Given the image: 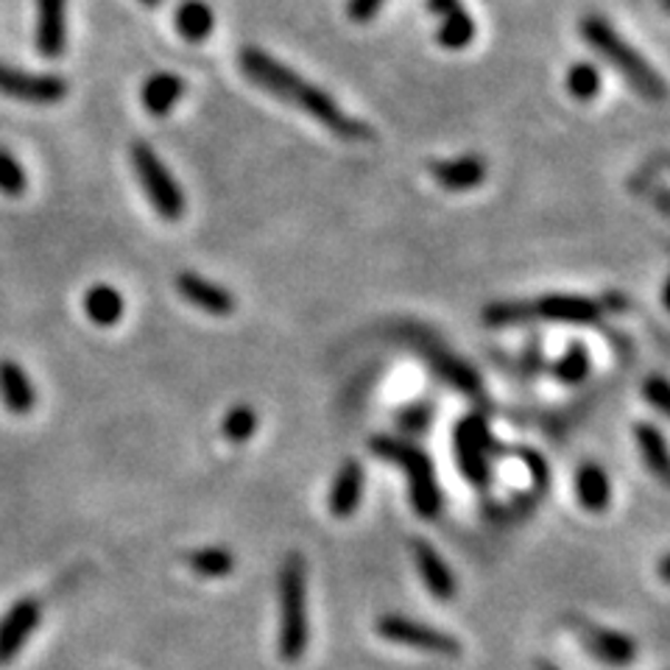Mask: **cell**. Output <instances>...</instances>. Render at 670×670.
<instances>
[{
    "label": "cell",
    "mask_w": 670,
    "mask_h": 670,
    "mask_svg": "<svg viewBox=\"0 0 670 670\" xmlns=\"http://www.w3.org/2000/svg\"><path fill=\"white\" fill-rule=\"evenodd\" d=\"M238 65L240 73H244L252 85L266 90L268 96L279 98L283 104H290V107L311 115L324 129L333 131L338 140L361 142L375 137V131H372L364 120H355L353 115L344 112L342 104L335 101L327 90L302 79L299 73H294V70L285 68L283 62H277L272 53L260 51V48H244V51L238 53Z\"/></svg>",
    "instance_id": "cell-1"
},
{
    "label": "cell",
    "mask_w": 670,
    "mask_h": 670,
    "mask_svg": "<svg viewBox=\"0 0 670 670\" xmlns=\"http://www.w3.org/2000/svg\"><path fill=\"white\" fill-rule=\"evenodd\" d=\"M579 29L581 37L587 40V46H590L603 62L612 65L614 73L623 81H629L637 96H642L646 101H662L664 79L640 57V51H637L634 46H629V42L618 35V29H614L607 18H601V14H587Z\"/></svg>",
    "instance_id": "cell-2"
},
{
    "label": "cell",
    "mask_w": 670,
    "mask_h": 670,
    "mask_svg": "<svg viewBox=\"0 0 670 670\" xmlns=\"http://www.w3.org/2000/svg\"><path fill=\"white\" fill-rule=\"evenodd\" d=\"M372 453L381 455V459L392 461L408 477V494H411V506H414L416 518L420 520H436L442 514V489L436 481V466H433L431 455L425 453L416 444L405 442L397 436H372L370 439Z\"/></svg>",
    "instance_id": "cell-3"
},
{
    "label": "cell",
    "mask_w": 670,
    "mask_h": 670,
    "mask_svg": "<svg viewBox=\"0 0 670 670\" xmlns=\"http://www.w3.org/2000/svg\"><path fill=\"white\" fill-rule=\"evenodd\" d=\"M307 573L305 559L288 553L279 570V637L277 648L285 662H299L307 651Z\"/></svg>",
    "instance_id": "cell-4"
},
{
    "label": "cell",
    "mask_w": 670,
    "mask_h": 670,
    "mask_svg": "<svg viewBox=\"0 0 670 670\" xmlns=\"http://www.w3.org/2000/svg\"><path fill=\"white\" fill-rule=\"evenodd\" d=\"M129 157L131 168H135L137 179H140L142 194H146L154 213H157L159 218H165V221H179V218L185 216V210H188V201H185L183 185L168 171V165H165L162 159H159V154L142 140L131 142Z\"/></svg>",
    "instance_id": "cell-5"
},
{
    "label": "cell",
    "mask_w": 670,
    "mask_h": 670,
    "mask_svg": "<svg viewBox=\"0 0 670 670\" xmlns=\"http://www.w3.org/2000/svg\"><path fill=\"white\" fill-rule=\"evenodd\" d=\"M375 631L383 640L416 648V651L439 653V657H459L461 653V642L453 634L431 623H422V620L405 618V614H383L377 618Z\"/></svg>",
    "instance_id": "cell-6"
},
{
    "label": "cell",
    "mask_w": 670,
    "mask_h": 670,
    "mask_svg": "<svg viewBox=\"0 0 670 670\" xmlns=\"http://www.w3.org/2000/svg\"><path fill=\"white\" fill-rule=\"evenodd\" d=\"M455 444V461H459L461 475L466 477L475 486H483L489 481V453H492V436H489L486 420L477 414L464 416V420L455 425L453 433Z\"/></svg>",
    "instance_id": "cell-7"
},
{
    "label": "cell",
    "mask_w": 670,
    "mask_h": 670,
    "mask_svg": "<svg viewBox=\"0 0 670 670\" xmlns=\"http://www.w3.org/2000/svg\"><path fill=\"white\" fill-rule=\"evenodd\" d=\"M68 81L53 73H29L0 62V96L18 98L26 104H59L68 98Z\"/></svg>",
    "instance_id": "cell-8"
},
{
    "label": "cell",
    "mask_w": 670,
    "mask_h": 670,
    "mask_svg": "<svg viewBox=\"0 0 670 670\" xmlns=\"http://www.w3.org/2000/svg\"><path fill=\"white\" fill-rule=\"evenodd\" d=\"M42 618L40 601L35 598H20L3 618H0V664H9L26 642L31 640V634L37 631Z\"/></svg>",
    "instance_id": "cell-9"
},
{
    "label": "cell",
    "mask_w": 670,
    "mask_h": 670,
    "mask_svg": "<svg viewBox=\"0 0 670 670\" xmlns=\"http://www.w3.org/2000/svg\"><path fill=\"white\" fill-rule=\"evenodd\" d=\"M579 634L581 640H584L587 651H590L598 662L609 664V668H625V664H631L637 659L634 637L623 634V631H614L595 623H579Z\"/></svg>",
    "instance_id": "cell-10"
},
{
    "label": "cell",
    "mask_w": 670,
    "mask_h": 670,
    "mask_svg": "<svg viewBox=\"0 0 670 670\" xmlns=\"http://www.w3.org/2000/svg\"><path fill=\"white\" fill-rule=\"evenodd\" d=\"M364 486H366V472L364 464L358 459H347L338 472H335L333 483H329L327 494V509L333 518L349 520L364 503Z\"/></svg>",
    "instance_id": "cell-11"
},
{
    "label": "cell",
    "mask_w": 670,
    "mask_h": 670,
    "mask_svg": "<svg viewBox=\"0 0 670 670\" xmlns=\"http://www.w3.org/2000/svg\"><path fill=\"white\" fill-rule=\"evenodd\" d=\"M427 9L439 18V46L447 48V51H464L472 46L477 29L461 0H427Z\"/></svg>",
    "instance_id": "cell-12"
},
{
    "label": "cell",
    "mask_w": 670,
    "mask_h": 670,
    "mask_svg": "<svg viewBox=\"0 0 670 670\" xmlns=\"http://www.w3.org/2000/svg\"><path fill=\"white\" fill-rule=\"evenodd\" d=\"M35 42L40 57H62L68 48V0H37Z\"/></svg>",
    "instance_id": "cell-13"
},
{
    "label": "cell",
    "mask_w": 670,
    "mask_h": 670,
    "mask_svg": "<svg viewBox=\"0 0 670 670\" xmlns=\"http://www.w3.org/2000/svg\"><path fill=\"white\" fill-rule=\"evenodd\" d=\"M174 285H177L179 296H183L185 302H190V305L199 307V311L210 313V316H233L235 313V296L229 294L224 285L213 283V279L201 277V274L183 272L177 274Z\"/></svg>",
    "instance_id": "cell-14"
},
{
    "label": "cell",
    "mask_w": 670,
    "mask_h": 670,
    "mask_svg": "<svg viewBox=\"0 0 670 670\" xmlns=\"http://www.w3.org/2000/svg\"><path fill=\"white\" fill-rule=\"evenodd\" d=\"M531 313H534V318H545V322L592 324L601 316V305L590 296L548 294L531 302Z\"/></svg>",
    "instance_id": "cell-15"
},
{
    "label": "cell",
    "mask_w": 670,
    "mask_h": 670,
    "mask_svg": "<svg viewBox=\"0 0 670 670\" xmlns=\"http://www.w3.org/2000/svg\"><path fill=\"white\" fill-rule=\"evenodd\" d=\"M411 551H414L416 570H420L422 584L427 587V592H431L433 598H439V601H450V598H455L459 584H455L453 570H450V564L444 562L442 553L425 540L411 542Z\"/></svg>",
    "instance_id": "cell-16"
},
{
    "label": "cell",
    "mask_w": 670,
    "mask_h": 670,
    "mask_svg": "<svg viewBox=\"0 0 670 670\" xmlns=\"http://www.w3.org/2000/svg\"><path fill=\"white\" fill-rule=\"evenodd\" d=\"M431 174L439 188L450 190V194H466V190H475L483 185L486 162L477 154H464V157L433 162Z\"/></svg>",
    "instance_id": "cell-17"
},
{
    "label": "cell",
    "mask_w": 670,
    "mask_h": 670,
    "mask_svg": "<svg viewBox=\"0 0 670 670\" xmlns=\"http://www.w3.org/2000/svg\"><path fill=\"white\" fill-rule=\"evenodd\" d=\"M0 400L18 416H26L35 411V383H31L29 372H26L18 361H0Z\"/></svg>",
    "instance_id": "cell-18"
},
{
    "label": "cell",
    "mask_w": 670,
    "mask_h": 670,
    "mask_svg": "<svg viewBox=\"0 0 670 670\" xmlns=\"http://www.w3.org/2000/svg\"><path fill=\"white\" fill-rule=\"evenodd\" d=\"M575 500L579 506H584L587 512L601 514L607 512L609 503H612V481H609L607 470L595 461H587L575 470Z\"/></svg>",
    "instance_id": "cell-19"
},
{
    "label": "cell",
    "mask_w": 670,
    "mask_h": 670,
    "mask_svg": "<svg viewBox=\"0 0 670 670\" xmlns=\"http://www.w3.org/2000/svg\"><path fill=\"white\" fill-rule=\"evenodd\" d=\"M185 96V81L179 79L177 73H168V70H159V73H151L142 85V107L151 118H165V115L171 112Z\"/></svg>",
    "instance_id": "cell-20"
},
{
    "label": "cell",
    "mask_w": 670,
    "mask_h": 670,
    "mask_svg": "<svg viewBox=\"0 0 670 670\" xmlns=\"http://www.w3.org/2000/svg\"><path fill=\"white\" fill-rule=\"evenodd\" d=\"M85 316L90 318L96 327H115L124 318L126 302L120 290L109 283H96L85 290Z\"/></svg>",
    "instance_id": "cell-21"
},
{
    "label": "cell",
    "mask_w": 670,
    "mask_h": 670,
    "mask_svg": "<svg viewBox=\"0 0 670 670\" xmlns=\"http://www.w3.org/2000/svg\"><path fill=\"white\" fill-rule=\"evenodd\" d=\"M634 439H637V447H640L642 464L648 466V472H651L653 477H659V481H668L670 461H668V442H664V433L659 431L657 425H651V422H637Z\"/></svg>",
    "instance_id": "cell-22"
},
{
    "label": "cell",
    "mask_w": 670,
    "mask_h": 670,
    "mask_svg": "<svg viewBox=\"0 0 670 670\" xmlns=\"http://www.w3.org/2000/svg\"><path fill=\"white\" fill-rule=\"evenodd\" d=\"M177 31L185 37L188 42H201L213 35V26H216V18H213V9L201 0H185L183 7L177 9Z\"/></svg>",
    "instance_id": "cell-23"
},
{
    "label": "cell",
    "mask_w": 670,
    "mask_h": 670,
    "mask_svg": "<svg viewBox=\"0 0 670 670\" xmlns=\"http://www.w3.org/2000/svg\"><path fill=\"white\" fill-rule=\"evenodd\" d=\"M188 568L201 579H224L235 570V553L221 545L199 548L188 553Z\"/></svg>",
    "instance_id": "cell-24"
},
{
    "label": "cell",
    "mask_w": 670,
    "mask_h": 670,
    "mask_svg": "<svg viewBox=\"0 0 670 670\" xmlns=\"http://www.w3.org/2000/svg\"><path fill=\"white\" fill-rule=\"evenodd\" d=\"M590 370H592L590 349H587L581 342H573L568 349H564L562 358L553 364V377H556L559 383H564V386H579V383L587 381Z\"/></svg>",
    "instance_id": "cell-25"
},
{
    "label": "cell",
    "mask_w": 670,
    "mask_h": 670,
    "mask_svg": "<svg viewBox=\"0 0 670 670\" xmlns=\"http://www.w3.org/2000/svg\"><path fill=\"white\" fill-rule=\"evenodd\" d=\"M603 85V76L595 65L590 62H573L568 70V90L575 101H592L598 98Z\"/></svg>",
    "instance_id": "cell-26"
},
{
    "label": "cell",
    "mask_w": 670,
    "mask_h": 670,
    "mask_svg": "<svg viewBox=\"0 0 670 670\" xmlns=\"http://www.w3.org/2000/svg\"><path fill=\"white\" fill-rule=\"evenodd\" d=\"M257 425H260V420H257V411L252 408V405H235V408L224 416L221 433L227 436V442L244 444L255 436Z\"/></svg>",
    "instance_id": "cell-27"
},
{
    "label": "cell",
    "mask_w": 670,
    "mask_h": 670,
    "mask_svg": "<svg viewBox=\"0 0 670 670\" xmlns=\"http://www.w3.org/2000/svg\"><path fill=\"white\" fill-rule=\"evenodd\" d=\"M26 190H29V174H26V168L18 162V157L12 151L0 148V194L18 199Z\"/></svg>",
    "instance_id": "cell-28"
},
{
    "label": "cell",
    "mask_w": 670,
    "mask_h": 670,
    "mask_svg": "<svg viewBox=\"0 0 670 670\" xmlns=\"http://www.w3.org/2000/svg\"><path fill=\"white\" fill-rule=\"evenodd\" d=\"M531 302L514 299V302H494V305L483 307V322L492 327H506V324H523L531 322Z\"/></svg>",
    "instance_id": "cell-29"
},
{
    "label": "cell",
    "mask_w": 670,
    "mask_h": 670,
    "mask_svg": "<svg viewBox=\"0 0 670 670\" xmlns=\"http://www.w3.org/2000/svg\"><path fill=\"white\" fill-rule=\"evenodd\" d=\"M431 420H433V405L427 403V400H420V403L405 405V408L397 414L400 427H403V431H408V433L427 431V427H431Z\"/></svg>",
    "instance_id": "cell-30"
},
{
    "label": "cell",
    "mask_w": 670,
    "mask_h": 670,
    "mask_svg": "<svg viewBox=\"0 0 670 670\" xmlns=\"http://www.w3.org/2000/svg\"><path fill=\"white\" fill-rule=\"evenodd\" d=\"M642 397H646V403L653 405L659 414H668L670 394H668V381H664V375L646 377V383H642Z\"/></svg>",
    "instance_id": "cell-31"
},
{
    "label": "cell",
    "mask_w": 670,
    "mask_h": 670,
    "mask_svg": "<svg viewBox=\"0 0 670 670\" xmlns=\"http://www.w3.org/2000/svg\"><path fill=\"white\" fill-rule=\"evenodd\" d=\"M383 7H386V0H347V18L353 23L364 26L370 20H375Z\"/></svg>",
    "instance_id": "cell-32"
},
{
    "label": "cell",
    "mask_w": 670,
    "mask_h": 670,
    "mask_svg": "<svg viewBox=\"0 0 670 670\" xmlns=\"http://www.w3.org/2000/svg\"><path fill=\"white\" fill-rule=\"evenodd\" d=\"M142 7H148V9H157V7H162V0H140Z\"/></svg>",
    "instance_id": "cell-33"
},
{
    "label": "cell",
    "mask_w": 670,
    "mask_h": 670,
    "mask_svg": "<svg viewBox=\"0 0 670 670\" xmlns=\"http://www.w3.org/2000/svg\"><path fill=\"white\" fill-rule=\"evenodd\" d=\"M536 670H559V668H556V664H551V662H540V664H536Z\"/></svg>",
    "instance_id": "cell-34"
}]
</instances>
